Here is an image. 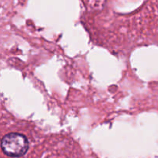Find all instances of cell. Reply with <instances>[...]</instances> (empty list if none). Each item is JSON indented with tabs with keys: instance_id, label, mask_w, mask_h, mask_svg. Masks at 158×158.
Listing matches in <instances>:
<instances>
[{
	"instance_id": "1",
	"label": "cell",
	"mask_w": 158,
	"mask_h": 158,
	"mask_svg": "<svg viewBox=\"0 0 158 158\" xmlns=\"http://www.w3.org/2000/svg\"><path fill=\"white\" fill-rule=\"evenodd\" d=\"M29 148L27 138L20 133H9L2 139V149L9 156L19 157L26 153Z\"/></svg>"
}]
</instances>
